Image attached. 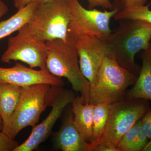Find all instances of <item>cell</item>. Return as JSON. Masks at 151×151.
<instances>
[{
    "label": "cell",
    "instance_id": "cell-1",
    "mask_svg": "<svg viewBox=\"0 0 151 151\" xmlns=\"http://www.w3.org/2000/svg\"><path fill=\"white\" fill-rule=\"evenodd\" d=\"M119 25L105 42L110 55L121 66L137 75L139 67L135 62L136 54L147 49L150 44L151 24L137 20L119 21Z\"/></svg>",
    "mask_w": 151,
    "mask_h": 151
},
{
    "label": "cell",
    "instance_id": "cell-2",
    "mask_svg": "<svg viewBox=\"0 0 151 151\" xmlns=\"http://www.w3.org/2000/svg\"><path fill=\"white\" fill-rule=\"evenodd\" d=\"M47 68L52 75L67 78L73 91L79 93L83 103H89L91 84L80 70L77 50L68 37L67 40L55 39L46 42Z\"/></svg>",
    "mask_w": 151,
    "mask_h": 151
},
{
    "label": "cell",
    "instance_id": "cell-3",
    "mask_svg": "<svg viewBox=\"0 0 151 151\" xmlns=\"http://www.w3.org/2000/svg\"><path fill=\"white\" fill-rule=\"evenodd\" d=\"M137 76L122 67L112 55L105 57L91 84L89 103L111 104L125 97L127 89L134 84Z\"/></svg>",
    "mask_w": 151,
    "mask_h": 151
},
{
    "label": "cell",
    "instance_id": "cell-4",
    "mask_svg": "<svg viewBox=\"0 0 151 151\" xmlns=\"http://www.w3.org/2000/svg\"><path fill=\"white\" fill-rule=\"evenodd\" d=\"M52 86L40 84L21 87L16 108L4 125L2 132L14 139L26 127L36 126L41 115L49 104Z\"/></svg>",
    "mask_w": 151,
    "mask_h": 151
},
{
    "label": "cell",
    "instance_id": "cell-5",
    "mask_svg": "<svg viewBox=\"0 0 151 151\" xmlns=\"http://www.w3.org/2000/svg\"><path fill=\"white\" fill-rule=\"evenodd\" d=\"M70 19L68 0H49L38 3L27 24L41 40L66 41Z\"/></svg>",
    "mask_w": 151,
    "mask_h": 151
},
{
    "label": "cell",
    "instance_id": "cell-6",
    "mask_svg": "<svg viewBox=\"0 0 151 151\" xmlns=\"http://www.w3.org/2000/svg\"><path fill=\"white\" fill-rule=\"evenodd\" d=\"M149 109L148 100L144 99L124 97L111 104L106 127L100 142L110 143L117 148L124 134L141 120Z\"/></svg>",
    "mask_w": 151,
    "mask_h": 151
},
{
    "label": "cell",
    "instance_id": "cell-7",
    "mask_svg": "<svg viewBox=\"0 0 151 151\" xmlns=\"http://www.w3.org/2000/svg\"><path fill=\"white\" fill-rule=\"evenodd\" d=\"M46 42L35 35L27 24L19 30L16 35L9 39L1 61L6 63L20 61L31 68L46 69Z\"/></svg>",
    "mask_w": 151,
    "mask_h": 151
},
{
    "label": "cell",
    "instance_id": "cell-8",
    "mask_svg": "<svg viewBox=\"0 0 151 151\" xmlns=\"http://www.w3.org/2000/svg\"><path fill=\"white\" fill-rule=\"evenodd\" d=\"M68 37L72 41L77 50L81 73L91 84H94L103 60L110 55L106 42L69 24Z\"/></svg>",
    "mask_w": 151,
    "mask_h": 151
},
{
    "label": "cell",
    "instance_id": "cell-9",
    "mask_svg": "<svg viewBox=\"0 0 151 151\" xmlns=\"http://www.w3.org/2000/svg\"><path fill=\"white\" fill-rule=\"evenodd\" d=\"M62 87L53 86L49 104L52 107L51 112L41 123L33 127L27 139L19 145L14 151L34 150L50 135L55 124L64 108L68 104L72 103L76 97L73 90Z\"/></svg>",
    "mask_w": 151,
    "mask_h": 151
},
{
    "label": "cell",
    "instance_id": "cell-10",
    "mask_svg": "<svg viewBox=\"0 0 151 151\" xmlns=\"http://www.w3.org/2000/svg\"><path fill=\"white\" fill-rule=\"evenodd\" d=\"M68 1L71 14L69 25L105 41L108 39L112 32L109 22L119 12L117 9L104 12L95 9L88 10L83 7L78 0H68Z\"/></svg>",
    "mask_w": 151,
    "mask_h": 151
},
{
    "label": "cell",
    "instance_id": "cell-11",
    "mask_svg": "<svg viewBox=\"0 0 151 151\" xmlns=\"http://www.w3.org/2000/svg\"><path fill=\"white\" fill-rule=\"evenodd\" d=\"M0 83L20 87L40 84L59 87L64 85L61 78L52 75L47 69L35 70L19 63H17L12 67H0Z\"/></svg>",
    "mask_w": 151,
    "mask_h": 151
},
{
    "label": "cell",
    "instance_id": "cell-12",
    "mask_svg": "<svg viewBox=\"0 0 151 151\" xmlns=\"http://www.w3.org/2000/svg\"><path fill=\"white\" fill-rule=\"evenodd\" d=\"M55 147L63 151H91L76 127L73 115L69 114L54 137Z\"/></svg>",
    "mask_w": 151,
    "mask_h": 151
},
{
    "label": "cell",
    "instance_id": "cell-13",
    "mask_svg": "<svg viewBox=\"0 0 151 151\" xmlns=\"http://www.w3.org/2000/svg\"><path fill=\"white\" fill-rule=\"evenodd\" d=\"M142 65L134 85L125 97L151 100V42L142 56Z\"/></svg>",
    "mask_w": 151,
    "mask_h": 151
},
{
    "label": "cell",
    "instance_id": "cell-14",
    "mask_svg": "<svg viewBox=\"0 0 151 151\" xmlns=\"http://www.w3.org/2000/svg\"><path fill=\"white\" fill-rule=\"evenodd\" d=\"M94 105L84 103L80 96L72 103V113L76 129L84 140L91 144L93 136V113Z\"/></svg>",
    "mask_w": 151,
    "mask_h": 151
},
{
    "label": "cell",
    "instance_id": "cell-15",
    "mask_svg": "<svg viewBox=\"0 0 151 151\" xmlns=\"http://www.w3.org/2000/svg\"><path fill=\"white\" fill-rule=\"evenodd\" d=\"M35 1L19 10L10 17L0 22V40L27 24L38 4Z\"/></svg>",
    "mask_w": 151,
    "mask_h": 151
},
{
    "label": "cell",
    "instance_id": "cell-16",
    "mask_svg": "<svg viewBox=\"0 0 151 151\" xmlns=\"http://www.w3.org/2000/svg\"><path fill=\"white\" fill-rule=\"evenodd\" d=\"M21 92V87L0 83V106L4 125L7 122L16 108Z\"/></svg>",
    "mask_w": 151,
    "mask_h": 151
},
{
    "label": "cell",
    "instance_id": "cell-17",
    "mask_svg": "<svg viewBox=\"0 0 151 151\" xmlns=\"http://www.w3.org/2000/svg\"><path fill=\"white\" fill-rule=\"evenodd\" d=\"M110 105L100 103L94 105L93 113V136L90 144L91 151L100 142L104 134L110 111Z\"/></svg>",
    "mask_w": 151,
    "mask_h": 151
},
{
    "label": "cell",
    "instance_id": "cell-18",
    "mask_svg": "<svg viewBox=\"0 0 151 151\" xmlns=\"http://www.w3.org/2000/svg\"><path fill=\"white\" fill-rule=\"evenodd\" d=\"M114 18L117 21L122 20H137L151 24V11L148 6H137L119 11Z\"/></svg>",
    "mask_w": 151,
    "mask_h": 151
},
{
    "label": "cell",
    "instance_id": "cell-19",
    "mask_svg": "<svg viewBox=\"0 0 151 151\" xmlns=\"http://www.w3.org/2000/svg\"><path fill=\"white\" fill-rule=\"evenodd\" d=\"M140 120L136 122L123 136L117 146L119 151H134L135 143Z\"/></svg>",
    "mask_w": 151,
    "mask_h": 151
},
{
    "label": "cell",
    "instance_id": "cell-20",
    "mask_svg": "<svg viewBox=\"0 0 151 151\" xmlns=\"http://www.w3.org/2000/svg\"><path fill=\"white\" fill-rule=\"evenodd\" d=\"M19 145L14 139L2 131L0 132V151H14Z\"/></svg>",
    "mask_w": 151,
    "mask_h": 151
},
{
    "label": "cell",
    "instance_id": "cell-21",
    "mask_svg": "<svg viewBox=\"0 0 151 151\" xmlns=\"http://www.w3.org/2000/svg\"><path fill=\"white\" fill-rule=\"evenodd\" d=\"M147 0H116L114 4V9L118 11L123 9L133 7L137 6L145 5Z\"/></svg>",
    "mask_w": 151,
    "mask_h": 151
},
{
    "label": "cell",
    "instance_id": "cell-22",
    "mask_svg": "<svg viewBox=\"0 0 151 151\" xmlns=\"http://www.w3.org/2000/svg\"><path fill=\"white\" fill-rule=\"evenodd\" d=\"M149 139L144 133L141 121H140L138 128L137 135L136 139L134 151H142L143 148L148 142Z\"/></svg>",
    "mask_w": 151,
    "mask_h": 151
},
{
    "label": "cell",
    "instance_id": "cell-23",
    "mask_svg": "<svg viewBox=\"0 0 151 151\" xmlns=\"http://www.w3.org/2000/svg\"><path fill=\"white\" fill-rule=\"evenodd\" d=\"M141 121L145 135L149 139H151V109L146 112Z\"/></svg>",
    "mask_w": 151,
    "mask_h": 151
},
{
    "label": "cell",
    "instance_id": "cell-24",
    "mask_svg": "<svg viewBox=\"0 0 151 151\" xmlns=\"http://www.w3.org/2000/svg\"><path fill=\"white\" fill-rule=\"evenodd\" d=\"M89 4V9H92L97 7L113 10L114 9L113 4L110 0H87Z\"/></svg>",
    "mask_w": 151,
    "mask_h": 151
},
{
    "label": "cell",
    "instance_id": "cell-25",
    "mask_svg": "<svg viewBox=\"0 0 151 151\" xmlns=\"http://www.w3.org/2000/svg\"><path fill=\"white\" fill-rule=\"evenodd\" d=\"M94 151H119L117 147L106 142H101L97 144L93 149Z\"/></svg>",
    "mask_w": 151,
    "mask_h": 151
},
{
    "label": "cell",
    "instance_id": "cell-26",
    "mask_svg": "<svg viewBox=\"0 0 151 151\" xmlns=\"http://www.w3.org/2000/svg\"><path fill=\"white\" fill-rule=\"evenodd\" d=\"M35 0H13L14 6L17 10L23 8Z\"/></svg>",
    "mask_w": 151,
    "mask_h": 151
},
{
    "label": "cell",
    "instance_id": "cell-27",
    "mask_svg": "<svg viewBox=\"0 0 151 151\" xmlns=\"http://www.w3.org/2000/svg\"><path fill=\"white\" fill-rule=\"evenodd\" d=\"M9 8L5 3L2 0H0V19L7 13Z\"/></svg>",
    "mask_w": 151,
    "mask_h": 151
},
{
    "label": "cell",
    "instance_id": "cell-28",
    "mask_svg": "<svg viewBox=\"0 0 151 151\" xmlns=\"http://www.w3.org/2000/svg\"><path fill=\"white\" fill-rule=\"evenodd\" d=\"M142 151H151V139L147 143L146 145L143 148Z\"/></svg>",
    "mask_w": 151,
    "mask_h": 151
},
{
    "label": "cell",
    "instance_id": "cell-29",
    "mask_svg": "<svg viewBox=\"0 0 151 151\" xmlns=\"http://www.w3.org/2000/svg\"><path fill=\"white\" fill-rule=\"evenodd\" d=\"M3 127H4V122H3L1 116L0 115V132L2 131Z\"/></svg>",
    "mask_w": 151,
    "mask_h": 151
},
{
    "label": "cell",
    "instance_id": "cell-30",
    "mask_svg": "<svg viewBox=\"0 0 151 151\" xmlns=\"http://www.w3.org/2000/svg\"><path fill=\"white\" fill-rule=\"evenodd\" d=\"M38 3L43 2L47 1H49V0H35Z\"/></svg>",
    "mask_w": 151,
    "mask_h": 151
},
{
    "label": "cell",
    "instance_id": "cell-31",
    "mask_svg": "<svg viewBox=\"0 0 151 151\" xmlns=\"http://www.w3.org/2000/svg\"><path fill=\"white\" fill-rule=\"evenodd\" d=\"M0 115H1V106H0Z\"/></svg>",
    "mask_w": 151,
    "mask_h": 151
}]
</instances>
